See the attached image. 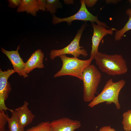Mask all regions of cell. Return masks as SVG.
Returning <instances> with one entry per match:
<instances>
[{
	"label": "cell",
	"mask_w": 131,
	"mask_h": 131,
	"mask_svg": "<svg viewBox=\"0 0 131 131\" xmlns=\"http://www.w3.org/2000/svg\"><path fill=\"white\" fill-rule=\"evenodd\" d=\"M94 59L100 70L109 75L122 74L127 71L126 61L121 55H108L98 52Z\"/></svg>",
	"instance_id": "cell-1"
},
{
	"label": "cell",
	"mask_w": 131,
	"mask_h": 131,
	"mask_svg": "<svg viewBox=\"0 0 131 131\" xmlns=\"http://www.w3.org/2000/svg\"><path fill=\"white\" fill-rule=\"evenodd\" d=\"M126 81L123 79L115 82H114L112 79H109L106 82L101 92L94 97L89 104L88 106L92 108L105 102L106 105L113 103L115 105L116 109H120L121 105L119 101V95Z\"/></svg>",
	"instance_id": "cell-2"
},
{
	"label": "cell",
	"mask_w": 131,
	"mask_h": 131,
	"mask_svg": "<svg viewBox=\"0 0 131 131\" xmlns=\"http://www.w3.org/2000/svg\"><path fill=\"white\" fill-rule=\"evenodd\" d=\"M62 65L60 69L54 75L56 78L65 75L76 77L81 80L82 79L83 72L84 69L91 64L93 58L82 60L78 58L69 57L66 55L59 56Z\"/></svg>",
	"instance_id": "cell-3"
},
{
	"label": "cell",
	"mask_w": 131,
	"mask_h": 131,
	"mask_svg": "<svg viewBox=\"0 0 131 131\" xmlns=\"http://www.w3.org/2000/svg\"><path fill=\"white\" fill-rule=\"evenodd\" d=\"M101 77L100 73L93 65L91 64L84 69L83 72L82 80L84 101L90 102L93 99L101 81Z\"/></svg>",
	"instance_id": "cell-4"
},
{
	"label": "cell",
	"mask_w": 131,
	"mask_h": 131,
	"mask_svg": "<svg viewBox=\"0 0 131 131\" xmlns=\"http://www.w3.org/2000/svg\"><path fill=\"white\" fill-rule=\"evenodd\" d=\"M86 26L85 24L82 25L74 39L66 46L61 49L51 50L49 54L51 59L53 60L57 57L66 54L71 55L77 58L81 55L85 57L88 56L87 50L82 49L83 47L80 46L79 44L81 36Z\"/></svg>",
	"instance_id": "cell-5"
},
{
	"label": "cell",
	"mask_w": 131,
	"mask_h": 131,
	"mask_svg": "<svg viewBox=\"0 0 131 131\" xmlns=\"http://www.w3.org/2000/svg\"><path fill=\"white\" fill-rule=\"evenodd\" d=\"M81 5L78 11L75 14L70 16L64 18H60L54 14L52 15V23L56 25L63 22H66L70 25L74 20H81L84 21H89L92 22H96L97 24L108 28L104 22L100 21L97 16H95L91 13L87 9L84 0H80Z\"/></svg>",
	"instance_id": "cell-6"
},
{
	"label": "cell",
	"mask_w": 131,
	"mask_h": 131,
	"mask_svg": "<svg viewBox=\"0 0 131 131\" xmlns=\"http://www.w3.org/2000/svg\"><path fill=\"white\" fill-rule=\"evenodd\" d=\"M15 73L12 69L3 71L0 69V110L10 111L5 105V101L8 98L9 94L11 90V85L8 81L9 77Z\"/></svg>",
	"instance_id": "cell-7"
},
{
	"label": "cell",
	"mask_w": 131,
	"mask_h": 131,
	"mask_svg": "<svg viewBox=\"0 0 131 131\" xmlns=\"http://www.w3.org/2000/svg\"><path fill=\"white\" fill-rule=\"evenodd\" d=\"M93 29V34L92 39V45L90 58L94 59L96 55L98 52V48L100 43L105 36L107 34L112 35L114 30L107 29L104 26L91 23Z\"/></svg>",
	"instance_id": "cell-8"
},
{
	"label": "cell",
	"mask_w": 131,
	"mask_h": 131,
	"mask_svg": "<svg viewBox=\"0 0 131 131\" xmlns=\"http://www.w3.org/2000/svg\"><path fill=\"white\" fill-rule=\"evenodd\" d=\"M20 46L17 48L16 50L8 51L1 48V51L8 58L12 65L13 70L20 76L24 78L27 77L28 76L25 71V63L20 57L18 53Z\"/></svg>",
	"instance_id": "cell-9"
},
{
	"label": "cell",
	"mask_w": 131,
	"mask_h": 131,
	"mask_svg": "<svg viewBox=\"0 0 131 131\" xmlns=\"http://www.w3.org/2000/svg\"><path fill=\"white\" fill-rule=\"evenodd\" d=\"M53 131H74L81 126V122L65 117L50 122Z\"/></svg>",
	"instance_id": "cell-10"
},
{
	"label": "cell",
	"mask_w": 131,
	"mask_h": 131,
	"mask_svg": "<svg viewBox=\"0 0 131 131\" xmlns=\"http://www.w3.org/2000/svg\"><path fill=\"white\" fill-rule=\"evenodd\" d=\"M44 57V53L41 50H35L25 63V71L26 73L28 74L35 68H44L43 64Z\"/></svg>",
	"instance_id": "cell-11"
},
{
	"label": "cell",
	"mask_w": 131,
	"mask_h": 131,
	"mask_svg": "<svg viewBox=\"0 0 131 131\" xmlns=\"http://www.w3.org/2000/svg\"><path fill=\"white\" fill-rule=\"evenodd\" d=\"M28 105V103L25 101L22 106L15 110L21 125L24 128L31 124L35 117V116L29 109Z\"/></svg>",
	"instance_id": "cell-12"
},
{
	"label": "cell",
	"mask_w": 131,
	"mask_h": 131,
	"mask_svg": "<svg viewBox=\"0 0 131 131\" xmlns=\"http://www.w3.org/2000/svg\"><path fill=\"white\" fill-rule=\"evenodd\" d=\"M39 10L38 0H22L20 5L17 8V12L25 11L28 14L36 16Z\"/></svg>",
	"instance_id": "cell-13"
},
{
	"label": "cell",
	"mask_w": 131,
	"mask_h": 131,
	"mask_svg": "<svg viewBox=\"0 0 131 131\" xmlns=\"http://www.w3.org/2000/svg\"><path fill=\"white\" fill-rule=\"evenodd\" d=\"M11 116L8 118V127L9 131H25L24 128L21 124L16 111L12 110Z\"/></svg>",
	"instance_id": "cell-14"
},
{
	"label": "cell",
	"mask_w": 131,
	"mask_h": 131,
	"mask_svg": "<svg viewBox=\"0 0 131 131\" xmlns=\"http://www.w3.org/2000/svg\"><path fill=\"white\" fill-rule=\"evenodd\" d=\"M126 12L129 16L128 20L123 28L115 32L114 38L116 41L121 40L126 32L131 30V8L127 9Z\"/></svg>",
	"instance_id": "cell-15"
},
{
	"label": "cell",
	"mask_w": 131,
	"mask_h": 131,
	"mask_svg": "<svg viewBox=\"0 0 131 131\" xmlns=\"http://www.w3.org/2000/svg\"><path fill=\"white\" fill-rule=\"evenodd\" d=\"M25 131H53L50 122L47 121L42 122Z\"/></svg>",
	"instance_id": "cell-16"
},
{
	"label": "cell",
	"mask_w": 131,
	"mask_h": 131,
	"mask_svg": "<svg viewBox=\"0 0 131 131\" xmlns=\"http://www.w3.org/2000/svg\"><path fill=\"white\" fill-rule=\"evenodd\" d=\"M122 123L125 131H131V110L124 113Z\"/></svg>",
	"instance_id": "cell-17"
},
{
	"label": "cell",
	"mask_w": 131,
	"mask_h": 131,
	"mask_svg": "<svg viewBox=\"0 0 131 131\" xmlns=\"http://www.w3.org/2000/svg\"><path fill=\"white\" fill-rule=\"evenodd\" d=\"M59 0H46V10L51 14H54L56 12L57 8L60 7V3Z\"/></svg>",
	"instance_id": "cell-18"
},
{
	"label": "cell",
	"mask_w": 131,
	"mask_h": 131,
	"mask_svg": "<svg viewBox=\"0 0 131 131\" xmlns=\"http://www.w3.org/2000/svg\"><path fill=\"white\" fill-rule=\"evenodd\" d=\"M8 117L5 113L4 110H0V131H4L5 130Z\"/></svg>",
	"instance_id": "cell-19"
},
{
	"label": "cell",
	"mask_w": 131,
	"mask_h": 131,
	"mask_svg": "<svg viewBox=\"0 0 131 131\" xmlns=\"http://www.w3.org/2000/svg\"><path fill=\"white\" fill-rule=\"evenodd\" d=\"M8 7L12 8H18L20 5L22 0H8Z\"/></svg>",
	"instance_id": "cell-20"
},
{
	"label": "cell",
	"mask_w": 131,
	"mask_h": 131,
	"mask_svg": "<svg viewBox=\"0 0 131 131\" xmlns=\"http://www.w3.org/2000/svg\"><path fill=\"white\" fill-rule=\"evenodd\" d=\"M38 3L39 10L44 11L46 10V0H38Z\"/></svg>",
	"instance_id": "cell-21"
},
{
	"label": "cell",
	"mask_w": 131,
	"mask_h": 131,
	"mask_svg": "<svg viewBox=\"0 0 131 131\" xmlns=\"http://www.w3.org/2000/svg\"><path fill=\"white\" fill-rule=\"evenodd\" d=\"M86 6L89 7L93 6L97 1V0H84Z\"/></svg>",
	"instance_id": "cell-22"
},
{
	"label": "cell",
	"mask_w": 131,
	"mask_h": 131,
	"mask_svg": "<svg viewBox=\"0 0 131 131\" xmlns=\"http://www.w3.org/2000/svg\"><path fill=\"white\" fill-rule=\"evenodd\" d=\"M99 131H117L110 126H105L100 128Z\"/></svg>",
	"instance_id": "cell-23"
},
{
	"label": "cell",
	"mask_w": 131,
	"mask_h": 131,
	"mask_svg": "<svg viewBox=\"0 0 131 131\" xmlns=\"http://www.w3.org/2000/svg\"><path fill=\"white\" fill-rule=\"evenodd\" d=\"M64 2L67 5L74 3V1L72 0H64Z\"/></svg>",
	"instance_id": "cell-24"
},
{
	"label": "cell",
	"mask_w": 131,
	"mask_h": 131,
	"mask_svg": "<svg viewBox=\"0 0 131 131\" xmlns=\"http://www.w3.org/2000/svg\"><path fill=\"white\" fill-rule=\"evenodd\" d=\"M118 0H106V2L107 3H112L116 4Z\"/></svg>",
	"instance_id": "cell-25"
},
{
	"label": "cell",
	"mask_w": 131,
	"mask_h": 131,
	"mask_svg": "<svg viewBox=\"0 0 131 131\" xmlns=\"http://www.w3.org/2000/svg\"><path fill=\"white\" fill-rule=\"evenodd\" d=\"M129 1L130 3L131 4V0H128Z\"/></svg>",
	"instance_id": "cell-26"
},
{
	"label": "cell",
	"mask_w": 131,
	"mask_h": 131,
	"mask_svg": "<svg viewBox=\"0 0 131 131\" xmlns=\"http://www.w3.org/2000/svg\"><path fill=\"white\" fill-rule=\"evenodd\" d=\"M4 131H9V130H5Z\"/></svg>",
	"instance_id": "cell-27"
}]
</instances>
